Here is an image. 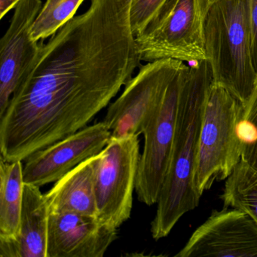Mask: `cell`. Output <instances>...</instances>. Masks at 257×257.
<instances>
[{
	"label": "cell",
	"instance_id": "1",
	"mask_svg": "<svg viewBox=\"0 0 257 257\" xmlns=\"http://www.w3.org/2000/svg\"><path fill=\"white\" fill-rule=\"evenodd\" d=\"M46 44L10 99L8 110L33 138L53 144L88 126L141 66L132 0H91Z\"/></svg>",
	"mask_w": 257,
	"mask_h": 257
},
{
	"label": "cell",
	"instance_id": "2",
	"mask_svg": "<svg viewBox=\"0 0 257 257\" xmlns=\"http://www.w3.org/2000/svg\"><path fill=\"white\" fill-rule=\"evenodd\" d=\"M212 83L207 60L191 67L185 64L180 70L171 162L151 223L155 240L167 237L180 218L199 204L201 196L194 183V172L204 106Z\"/></svg>",
	"mask_w": 257,
	"mask_h": 257
},
{
	"label": "cell",
	"instance_id": "3",
	"mask_svg": "<svg viewBox=\"0 0 257 257\" xmlns=\"http://www.w3.org/2000/svg\"><path fill=\"white\" fill-rule=\"evenodd\" d=\"M204 40L213 82L244 106L255 85L249 0H216L204 19Z\"/></svg>",
	"mask_w": 257,
	"mask_h": 257
},
{
	"label": "cell",
	"instance_id": "4",
	"mask_svg": "<svg viewBox=\"0 0 257 257\" xmlns=\"http://www.w3.org/2000/svg\"><path fill=\"white\" fill-rule=\"evenodd\" d=\"M243 106L225 88L212 83L200 131L194 183L202 196L215 181L225 180L241 161L237 125Z\"/></svg>",
	"mask_w": 257,
	"mask_h": 257
},
{
	"label": "cell",
	"instance_id": "5",
	"mask_svg": "<svg viewBox=\"0 0 257 257\" xmlns=\"http://www.w3.org/2000/svg\"><path fill=\"white\" fill-rule=\"evenodd\" d=\"M204 0H167L136 37L141 59L208 60L204 40Z\"/></svg>",
	"mask_w": 257,
	"mask_h": 257
},
{
	"label": "cell",
	"instance_id": "6",
	"mask_svg": "<svg viewBox=\"0 0 257 257\" xmlns=\"http://www.w3.org/2000/svg\"><path fill=\"white\" fill-rule=\"evenodd\" d=\"M183 65V61L170 58L141 65L139 73L124 85L122 94L108 108L103 121L112 133L111 138L143 134Z\"/></svg>",
	"mask_w": 257,
	"mask_h": 257
},
{
	"label": "cell",
	"instance_id": "7",
	"mask_svg": "<svg viewBox=\"0 0 257 257\" xmlns=\"http://www.w3.org/2000/svg\"><path fill=\"white\" fill-rule=\"evenodd\" d=\"M138 136L111 138L99 154L94 176L97 218L114 228L132 214L141 155Z\"/></svg>",
	"mask_w": 257,
	"mask_h": 257
},
{
	"label": "cell",
	"instance_id": "8",
	"mask_svg": "<svg viewBox=\"0 0 257 257\" xmlns=\"http://www.w3.org/2000/svg\"><path fill=\"white\" fill-rule=\"evenodd\" d=\"M180 70L168 86L160 109L143 132L144 147L138 165L135 192L138 200L148 206L157 204L169 169L175 133Z\"/></svg>",
	"mask_w": 257,
	"mask_h": 257
},
{
	"label": "cell",
	"instance_id": "9",
	"mask_svg": "<svg viewBox=\"0 0 257 257\" xmlns=\"http://www.w3.org/2000/svg\"><path fill=\"white\" fill-rule=\"evenodd\" d=\"M177 257H257V223L237 209L213 210Z\"/></svg>",
	"mask_w": 257,
	"mask_h": 257
},
{
	"label": "cell",
	"instance_id": "10",
	"mask_svg": "<svg viewBox=\"0 0 257 257\" xmlns=\"http://www.w3.org/2000/svg\"><path fill=\"white\" fill-rule=\"evenodd\" d=\"M111 135L106 124L100 121L36 152L25 160V183L42 187L55 183L86 159L100 154Z\"/></svg>",
	"mask_w": 257,
	"mask_h": 257
},
{
	"label": "cell",
	"instance_id": "11",
	"mask_svg": "<svg viewBox=\"0 0 257 257\" xmlns=\"http://www.w3.org/2000/svg\"><path fill=\"white\" fill-rule=\"evenodd\" d=\"M42 7V0H21L0 41V115L37 58L40 44L32 40L31 31Z\"/></svg>",
	"mask_w": 257,
	"mask_h": 257
},
{
	"label": "cell",
	"instance_id": "12",
	"mask_svg": "<svg viewBox=\"0 0 257 257\" xmlns=\"http://www.w3.org/2000/svg\"><path fill=\"white\" fill-rule=\"evenodd\" d=\"M118 237V228L97 217L50 213L47 257H103Z\"/></svg>",
	"mask_w": 257,
	"mask_h": 257
},
{
	"label": "cell",
	"instance_id": "13",
	"mask_svg": "<svg viewBox=\"0 0 257 257\" xmlns=\"http://www.w3.org/2000/svg\"><path fill=\"white\" fill-rule=\"evenodd\" d=\"M49 208L40 187L25 183L20 231L16 237H0L1 257H47Z\"/></svg>",
	"mask_w": 257,
	"mask_h": 257
},
{
	"label": "cell",
	"instance_id": "14",
	"mask_svg": "<svg viewBox=\"0 0 257 257\" xmlns=\"http://www.w3.org/2000/svg\"><path fill=\"white\" fill-rule=\"evenodd\" d=\"M99 154L86 159L45 194L49 213H79L97 217L94 176Z\"/></svg>",
	"mask_w": 257,
	"mask_h": 257
},
{
	"label": "cell",
	"instance_id": "15",
	"mask_svg": "<svg viewBox=\"0 0 257 257\" xmlns=\"http://www.w3.org/2000/svg\"><path fill=\"white\" fill-rule=\"evenodd\" d=\"M23 165L21 161L0 162V237H16L23 203Z\"/></svg>",
	"mask_w": 257,
	"mask_h": 257
},
{
	"label": "cell",
	"instance_id": "16",
	"mask_svg": "<svg viewBox=\"0 0 257 257\" xmlns=\"http://www.w3.org/2000/svg\"><path fill=\"white\" fill-rule=\"evenodd\" d=\"M223 208L247 213L257 223V171L240 161L226 179L220 196Z\"/></svg>",
	"mask_w": 257,
	"mask_h": 257
},
{
	"label": "cell",
	"instance_id": "17",
	"mask_svg": "<svg viewBox=\"0 0 257 257\" xmlns=\"http://www.w3.org/2000/svg\"><path fill=\"white\" fill-rule=\"evenodd\" d=\"M85 0H47L31 28L34 42L52 37L75 17Z\"/></svg>",
	"mask_w": 257,
	"mask_h": 257
},
{
	"label": "cell",
	"instance_id": "18",
	"mask_svg": "<svg viewBox=\"0 0 257 257\" xmlns=\"http://www.w3.org/2000/svg\"><path fill=\"white\" fill-rule=\"evenodd\" d=\"M237 135L241 147V160L257 171V76L252 94L243 106Z\"/></svg>",
	"mask_w": 257,
	"mask_h": 257
},
{
	"label": "cell",
	"instance_id": "19",
	"mask_svg": "<svg viewBox=\"0 0 257 257\" xmlns=\"http://www.w3.org/2000/svg\"><path fill=\"white\" fill-rule=\"evenodd\" d=\"M167 0H132L131 24L135 37L147 28Z\"/></svg>",
	"mask_w": 257,
	"mask_h": 257
},
{
	"label": "cell",
	"instance_id": "20",
	"mask_svg": "<svg viewBox=\"0 0 257 257\" xmlns=\"http://www.w3.org/2000/svg\"><path fill=\"white\" fill-rule=\"evenodd\" d=\"M249 16L252 62L257 72V0H249Z\"/></svg>",
	"mask_w": 257,
	"mask_h": 257
},
{
	"label": "cell",
	"instance_id": "21",
	"mask_svg": "<svg viewBox=\"0 0 257 257\" xmlns=\"http://www.w3.org/2000/svg\"><path fill=\"white\" fill-rule=\"evenodd\" d=\"M21 0H0V19L2 20L6 15L16 8Z\"/></svg>",
	"mask_w": 257,
	"mask_h": 257
},
{
	"label": "cell",
	"instance_id": "22",
	"mask_svg": "<svg viewBox=\"0 0 257 257\" xmlns=\"http://www.w3.org/2000/svg\"><path fill=\"white\" fill-rule=\"evenodd\" d=\"M216 0H204V14L207 13V10L210 8V6L212 4H214L216 2Z\"/></svg>",
	"mask_w": 257,
	"mask_h": 257
}]
</instances>
